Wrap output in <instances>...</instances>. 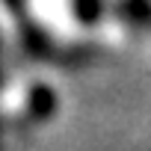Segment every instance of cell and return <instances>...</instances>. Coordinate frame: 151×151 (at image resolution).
<instances>
[{"label": "cell", "instance_id": "obj_1", "mask_svg": "<svg viewBox=\"0 0 151 151\" xmlns=\"http://www.w3.org/2000/svg\"><path fill=\"white\" fill-rule=\"evenodd\" d=\"M53 107H56V98H53V92H50V89L39 86V89L30 95V113H33V119H36V122H45V119H50Z\"/></svg>", "mask_w": 151, "mask_h": 151}]
</instances>
